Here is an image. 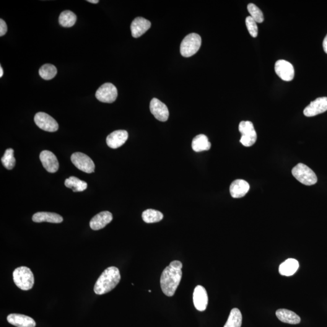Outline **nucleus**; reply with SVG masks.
<instances>
[{
  "label": "nucleus",
  "mask_w": 327,
  "mask_h": 327,
  "mask_svg": "<svg viewBox=\"0 0 327 327\" xmlns=\"http://www.w3.org/2000/svg\"><path fill=\"white\" fill-rule=\"evenodd\" d=\"M182 268L183 264L180 261H173L164 270L161 276V287L167 297H173L175 295L183 276Z\"/></svg>",
  "instance_id": "obj_1"
},
{
  "label": "nucleus",
  "mask_w": 327,
  "mask_h": 327,
  "mask_svg": "<svg viewBox=\"0 0 327 327\" xmlns=\"http://www.w3.org/2000/svg\"><path fill=\"white\" fill-rule=\"evenodd\" d=\"M120 272L117 267H109L103 272L96 282L94 292L99 295L110 292L115 289L120 281Z\"/></svg>",
  "instance_id": "obj_2"
},
{
  "label": "nucleus",
  "mask_w": 327,
  "mask_h": 327,
  "mask_svg": "<svg viewBox=\"0 0 327 327\" xmlns=\"http://www.w3.org/2000/svg\"><path fill=\"white\" fill-rule=\"evenodd\" d=\"M15 285L21 290L27 291L32 289L34 276L31 270L27 267H18L13 272Z\"/></svg>",
  "instance_id": "obj_3"
},
{
  "label": "nucleus",
  "mask_w": 327,
  "mask_h": 327,
  "mask_svg": "<svg viewBox=\"0 0 327 327\" xmlns=\"http://www.w3.org/2000/svg\"><path fill=\"white\" fill-rule=\"evenodd\" d=\"M202 40L201 36L195 33L187 35L182 41L180 53L184 57H191L198 53L201 48Z\"/></svg>",
  "instance_id": "obj_4"
},
{
  "label": "nucleus",
  "mask_w": 327,
  "mask_h": 327,
  "mask_svg": "<svg viewBox=\"0 0 327 327\" xmlns=\"http://www.w3.org/2000/svg\"><path fill=\"white\" fill-rule=\"evenodd\" d=\"M292 172L298 181L305 186H312L317 183L318 178L315 173L302 163H299L293 167Z\"/></svg>",
  "instance_id": "obj_5"
},
{
  "label": "nucleus",
  "mask_w": 327,
  "mask_h": 327,
  "mask_svg": "<svg viewBox=\"0 0 327 327\" xmlns=\"http://www.w3.org/2000/svg\"><path fill=\"white\" fill-rule=\"evenodd\" d=\"M239 131L241 134L240 142L244 146L251 147L255 144L257 134L251 121H241L239 125Z\"/></svg>",
  "instance_id": "obj_6"
},
{
  "label": "nucleus",
  "mask_w": 327,
  "mask_h": 327,
  "mask_svg": "<svg viewBox=\"0 0 327 327\" xmlns=\"http://www.w3.org/2000/svg\"><path fill=\"white\" fill-rule=\"evenodd\" d=\"M71 161L75 167L85 173H92L95 171V164L87 155L76 152L71 156Z\"/></svg>",
  "instance_id": "obj_7"
},
{
  "label": "nucleus",
  "mask_w": 327,
  "mask_h": 327,
  "mask_svg": "<svg viewBox=\"0 0 327 327\" xmlns=\"http://www.w3.org/2000/svg\"><path fill=\"white\" fill-rule=\"evenodd\" d=\"M96 98L101 102L112 103L118 97V90L111 83H105L96 92Z\"/></svg>",
  "instance_id": "obj_8"
},
{
  "label": "nucleus",
  "mask_w": 327,
  "mask_h": 327,
  "mask_svg": "<svg viewBox=\"0 0 327 327\" xmlns=\"http://www.w3.org/2000/svg\"><path fill=\"white\" fill-rule=\"evenodd\" d=\"M34 121L36 126L43 131L50 132L58 131V123L48 114L38 112L35 116Z\"/></svg>",
  "instance_id": "obj_9"
},
{
  "label": "nucleus",
  "mask_w": 327,
  "mask_h": 327,
  "mask_svg": "<svg viewBox=\"0 0 327 327\" xmlns=\"http://www.w3.org/2000/svg\"><path fill=\"white\" fill-rule=\"evenodd\" d=\"M275 72L283 81H292L295 77V69L289 61L279 59L275 63Z\"/></svg>",
  "instance_id": "obj_10"
},
{
  "label": "nucleus",
  "mask_w": 327,
  "mask_h": 327,
  "mask_svg": "<svg viewBox=\"0 0 327 327\" xmlns=\"http://www.w3.org/2000/svg\"><path fill=\"white\" fill-rule=\"evenodd\" d=\"M327 110V97H320L311 101L303 110V114L307 117H312Z\"/></svg>",
  "instance_id": "obj_11"
},
{
  "label": "nucleus",
  "mask_w": 327,
  "mask_h": 327,
  "mask_svg": "<svg viewBox=\"0 0 327 327\" xmlns=\"http://www.w3.org/2000/svg\"><path fill=\"white\" fill-rule=\"evenodd\" d=\"M150 110L155 118L160 121H167L169 116V111L167 106L157 98H153L150 101Z\"/></svg>",
  "instance_id": "obj_12"
},
{
  "label": "nucleus",
  "mask_w": 327,
  "mask_h": 327,
  "mask_svg": "<svg viewBox=\"0 0 327 327\" xmlns=\"http://www.w3.org/2000/svg\"><path fill=\"white\" fill-rule=\"evenodd\" d=\"M193 300L194 307L197 310L204 311L208 305V295L205 288L201 285H197L194 290Z\"/></svg>",
  "instance_id": "obj_13"
},
{
  "label": "nucleus",
  "mask_w": 327,
  "mask_h": 327,
  "mask_svg": "<svg viewBox=\"0 0 327 327\" xmlns=\"http://www.w3.org/2000/svg\"><path fill=\"white\" fill-rule=\"evenodd\" d=\"M40 159L44 168L49 173H55L59 168L58 160L53 152L48 150L41 152Z\"/></svg>",
  "instance_id": "obj_14"
},
{
  "label": "nucleus",
  "mask_w": 327,
  "mask_h": 327,
  "mask_svg": "<svg viewBox=\"0 0 327 327\" xmlns=\"http://www.w3.org/2000/svg\"><path fill=\"white\" fill-rule=\"evenodd\" d=\"M128 137L129 134L126 131L119 130L109 135L106 139V142L111 149H118L125 143Z\"/></svg>",
  "instance_id": "obj_15"
},
{
  "label": "nucleus",
  "mask_w": 327,
  "mask_h": 327,
  "mask_svg": "<svg viewBox=\"0 0 327 327\" xmlns=\"http://www.w3.org/2000/svg\"><path fill=\"white\" fill-rule=\"evenodd\" d=\"M151 27V23L142 17H137L132 22L131 29L132 36L139 38Z\"/></svg>",
  "instance_id": "obj_16"
},
{
  "label": "nucleus",
  "mask_w": 327,
  "mask_h": 327,
  "mask_svg": "<svg viewBox=\"0 0 327 327\" xmlns=\"http://www.w3.org/2000/svg\"><path fill=\"white\" fill-rule=\"evenodd\" d=\"M112 219V214L110 212H100L91 219L90 227L93 230H99L105 228Z\"/></svg>",
  "instance_id": "obj_17"
},
{
  "label": "nucleus",
  "mask_w": 327,
  "mask_h": 327,
  "mask_svg": "<svg viewBox=\"0 0 327 327\" xmlns=\"http://www.w3.org/2000/svg\"><path fill=\"white\" fill-rule=\"evenodd\" d=\"M7 320L12 325L17 327H35L34 320L29 316L21 314H10L7 316Z\"/></svg>",
  "instance_id": "obj_18"
},
{
  "label": "nucleus",
  "mask_w": 327,
  "mask_h": 327,
  "mask_svg": "<svg viewBox=\"0 0 327 327\" xmlns=\"http://www.w3.org/2000/svg\"><path fill=\"white\" fill-rule=\"evenodd\" d=\"M250 190V185L243 180H236L231 184L230 192L231 196L234 198H241L245 196Z\"/></svg>",
  "instance_id": "obj_19"
},
{
  "label": "nucleus",
  "mask_w": 327,
  "mask_h": 327,
  "mask_svg": "<svg viewBox=\"0 0 327 327\" xmlns=\"http://www.w3.org/2000/svg\"><path fill=\"white\" fill-rule=\"evenodd\" d=\"M32 220L33 222L37 223L48 222L58 224L63 222V218L54 213L38 212L33 215Z\"/></svg>",
  "instance_id": "obj_20"
},
{
  "label": "nucleus",
  "mask_w": 327,
  "mask_h": 327,
  "mask_svg": "<svg viewBox=\"0 0 327 327\" xmlns=\"http://www.w3.org/2000/svg\"><path fill=\"white\" fill-rule=\"evenodd\" d=\"M276 315L282 323L290 324H298L300 323V316L287 309H279L276 311Z\"/></svg>",
  "instance_id": "obj_21"
},
{
  "label": "nucleus",
  "mask_w": 327,
  "mask_h": 327,
  "mask_svg": "<svg viewBox=\"0 0 327 327\" xmlns=\"http://www.w3.org/2000/svg\"><path fill=\"white\" fill-rule=\"evenodd\" d=\"M300 264L297 259L290 258L280 265L279 273L285 276H290L294 274L299 269Z\"/></svg>",
  "instance_id": "obj_22"
},
{
  "label": "nucleus",
  "mask_w": 327,
  "mask_h": 327,
  "mask_svg": "<svg viewBox=\"0 0 327 327\" xmlns=\"http://www.w3.org/2000/svg\"><path fill=\"white\" fill-rule=\"evenodd\" d=\"M191 147L194 152H201L210 150L211 143L207 136L200 134L194 137L191 142Z\"/></svg>",
  "instance_id": "obj_23"
},
{
  "label": "nucleus",
  "mask_w": 327,
  "mask_h": 327,
  "mask_svg": "<svg viewBox=\"0 0 327 327\" xmlns=\"http://www.w3.org/2000/svg\"><path fill=\"white\" fill-rule=\"evenodd\" d=\"M64 184L67 188L72 189L74 192L84 191L87 188V184L85 181L80 180L75 176L66 179Z\"/></svg>",
  "instance_id": "obj_24"
},
{
  "label": "nucleus",
  "mask_w": 327,
  "mask_h": 327,
  "mask_svg": "<svg viewBox=\"0 0 327 327\" xmlns=\"http://www.w3.org/2000/svg\"><path fill=\"white\" fill-rule=\"evenodd\" d=\"M243 316L238 308H233L230 311L227 323L224 327H241L242 325Z\"/></svg>",
  "instance_id": "obj_25"
},
{
  "label": "nucleus",
  "mask_w": 327,
  "mask_h": 327,
  "mask_svg": "<svg viewBox=\"0 0 327 327\" xmlns=\"http://www.w3.org/2000/svg\"><path fill=\"white\" fill-rule=\"evenodd\" d=\"M77 22V16L74 12L70 10H65L59 17V25L64 27H71Z\"/></svg>",
  "instance_id": "obj_26"
},
{
  "label": "nucleus",
  "mask_w": 327,
  "mask_h": 327,
  "mask_svg": "<svg viewBox=\"0 0 327 327\" xmlns=\"http://www.w3.org/2000/svg\"><path fill=\"white\" fill-rule=\"evenodd\" d=\"M164 215L162 212L154 209H147L142 213V218L146 223H155L161 221Z\"/></svg>",
  "instance_id": "obj_27"
},
{
  "label": "nucleus",
  "mask_w": 327,
  "mask_h": 327,
  "mask_svg": "<svg viewBox=\"0 0 327 327\" xmlns=\"http://www.w3.org/2000/svg\"><path fill=\"white\" fill-rule=\"evenodd\" d=\"M57 69L53 64H46L41 67L39 70V74L43 79L51 80L56 76Z\"/></svg>",
  "instance_id": "obj_28"
},
{
  "label": "nucleus",
  "mask_w": 327,
  "mask_h": 327,
  "mask_svg": "<svg viewBox=\"0 0 327 327\" xmlns=\"http://www.w3.org/2000/svg\"><path fill=\"white\" fill-rule=\"evenodd\" d=\"M14 150L7 149L4 153L3 157L1 158L2 165L7 169L12 170L14 167L16 160L14 156Z\"/></svg>",
  "instance_id": "obj_29"
},
{
  "label": "nucleus",
  "mask_w": 327,
  "mask_h": 327,
  "mask_svg": "<svg viewBox=\"0 0 327 327\" xmlns=\"http://www.w3.org/2000/svg\"><path fill=\"white\" fill-rule=\"evenodd\" d=\"M247 9L250 13V17L255 21L256 23H261L264 22V17L263 12L259 9L258 6L253 3L248 4Z\"/></svg>",
  "instance_id": "obj_30"
},
{
  "label": "nucleus",
  "mask_w": 327,
  "mask_h": 327,
  "mask_svg": "<svg viewBox=\"0 0 327 327\" xmlns=\"http://www.w3.org/2000/svg\"><path fill=\"white\" fill-rule=\"evenodd\" d=\"M245 25L250 35L253 38L257 37L258 34V28L257 23L250 16L246 18Z\"/></svg>",
  "instance_id": "obj_31"
},
{
  "label": "nucleus",
  "mask_w": 327,
  "mask_h": 327,
  "mask_svg": "<svg viewBox=\"0 0 327 327\" xmlns=\"http://www.w3.org/2000/svg\"><path fill=\"white\" fill-rule=\"evenodd\" d=\"M7 31V27L6 22L2 19L0 20V36L6 34Z\"/></svg>",
  "instance_id": "obj_32"
},
{
  "label": "nucleus",
  "mask_w": 327,
  "mask_h": 327,
  "mask_svg": "<svg viewBox=\"0 0 327 327\" xmlns=\"http://www.w3.org/2000/svg\"><path fill=\"white\" fill-rule=\"evenodd\" d=\"M323 48L324 51H325L326 54H327V35H326L325 38H324L323 41Z\"/></svg>",
  "instance_id": "obj_33"
},
{
  "label": "nucleus",
  "mask_w": 327,
  "mask_h": 327,
  "mask_svg": "<svg viewBox=\"0 0 327 327\" xmlns=\"http://www.w3.org/2000/svg\"><path fill=\"white\" fill-rule=\"evenodd\" d=\"M88 2H91V3L93 4H97L98 2H99V1L98 0H88Z\"/></svg>",
  "instance_id": "obj_34"
},
{
  "label": "nucleus",
  "mask_w": 327,
  "mask_h": 327,
  "mask_svg": "<svg viewBox=\"0 0 327 327\" xmlns=\"http://www.w3.org/2000/svg\"><path fill=\"white\" fill-rule=\"evenodd\" d=\"M3 75V69H2V67H0V77H2Z\"/></svg>",
  "instance_id": "obj_35"
}]
</instances>
